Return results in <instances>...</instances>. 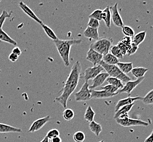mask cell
Returning a JSON list of instances; mask_svg holds the SVG:
<instances>
[{"label": "cell", "instance_id": "cell-12", "mask_svg": "<svg viewBox=\"0 0 153 142\" xmlns=\"http://www.w3.org/2000/svg\"><path fill=\"white\" fill-rule=\"evenodd\" d=\"M19 7H20V8L22 9V10H23L24 12L27 14V15H28L33 20L35 21L36 23L39 24L41 25L42 24H43L42 20H40V19L37 17L36 15L35 14L33 11L31 10L26 4L24 3L23 1H20V2L19 3Z\"/></svg>", "mask_w": 153, "mask_h": 142}, {"label": "cell", "instance_id": "cell-47", "mask_svg": "<svg viewBox=\"0 0 153 142\" xmlns=\"http://www.w3.org/2000/svg\"><path fill=\"white\" fill-rule=\"evenodd\" d=\"M104 142V141L103 140H102V141H100V142Z\"/></svg>", "mask_w": 153, "mask_h": 142}, {"label": "cell", "instance_id": "cell-18", "mask_svg": "<svg viewBox=\"0 0 153 142\" xmlns=\"http://www.w3.org/2000/svg\"><path fill=\"white\" fill-rule=\"evenodd\" d=\"M22 132V129L20 128H17L7 124L0 123V133H19Z\"/></svg>", "mask_w": 153, "mask_h": 142}, {"label": "cell", "instance_id": "cell-14", "mask_svg": "<svg viewBox=\"0 0 153 142\" xmlns=\"http://www.w3.org/2000/svg\"><path fill=\"white\" fill-rule=\"evenodd\" d=\"M109 77V76L107 72H102L100 73V74H98L93 79L92 84L89 86L90 89L93 90L101 86Z\"/></svg>", "mask_w": 153, "mask_h": 142}, {"label": "cell", "instance_id": "cell-22", "mask_svg": "<svg viewBox=\"0 0 153 142\" xmlns=\"http://www.w3.org/2000/svg\"><path fill=\"white\" fill-rule=\"evenodd\" d=\"M118 68L123 73L127 74L130 72H131L133 69V63H121L119 62L117 65Z\"/></svg>", "mask_w": 153, "mask_h": 142}, {"label": "cell", "instance_id": "cell-39", "mask_svg": "<svg viewBox=\"0 0 153 142\" xmlns=\"http://www.w3.org/2000/svg\"><path fill=\"white\" fill-rule=\"evenodd\" d=\"M120 42H121L125 46H126V48H127V51L131 48V45H132V38L131 37L126 36L123 37V40H121Z\"/></svg>", "mask_w": 153, "mask_h": 142}, {"label": "cell", "instance_id": "cell-8", "mask_svg": "<svg viewBox=\"0 0 153 142\" xmlns=\"http://www.w3.org/2000/svg\"><path fill=\"white\" fill-rule=\"evenodd\" d=\"M117 7H118V3L117 2L113 6L110 7L111 20L116 26L123 27V20L122 19L121 17L120 16Z\"/></svg>", "mask_w": 153, "mask_h": 142}, {"label": "cell", "instance_id": "cell-3", "mask_svg": "<svg viewBox=\"0 0 153 142\" xmlns=\"http://www.w3.org/2000/svg\"><path fill=\"white\" fill-rule=\"evenodd\" d=\"M100 65L102 66L104 69L106 71L109 76L113 78H115L120 80L122 82L126 83L131 80L130 77L127 74L123 73L117 65H110L104 63L103 61L100 63Z\"/></svg>", "mask_w": 153, "mask_h": 142}, {"label": "cell", "instance_id": "cell-23", "mask_svg": "<svg viewBox=\"0 0 153 142\" xmlns=\"http://www.w3.org/2000/svg\"><path fill=\"white\" fill-rule=\"evenodd\" d=\"M134 104V103H133L130 104V105L123 106V107H121V108H120L117 112H115V114L114 116V118L115 119H117L121 115L128 114V112H130Z\"/></svg>", "mask_w": 153, "mask_h": 142}, {"label": "cell", "instance_id": "cell-34", "mask_svg": "<svg viewBox=\"0 0 153 142\" xmlns=\"http://www.w3.org/2000/svg\"><path fill=\"white\" fill-rule=\"evenodd\" d=\"M100 90L106 91L111 93H117L119 94V93H118L119 89L115 86H113L112 85H110V84H108V85H106L105 86L100 87Z\"/></svg>", "mask_w": 153, "mask_h": 142}, {"label": "cell", "instance_id": "cell-43", "mask_svg": "<svg viewBox=\"0 0 153 142\" xmlns=\"http://www.w3.org/2000/svg\"><path fill=\"white\" fill-rule=\"evenodd\" d=\"M12 53L17 55V56H20V55L22 54V50L19 47L16 46L13 48V49L12 50Z\"/></svg>", "mask_w": 153, "mask_h": 142}, {"label": "cell", "instance_id": "cell-48", "mask_svg": "<svg viewBox=\"0 0 153 142\" xmlns=\"http://www.w3.org/2000/svg\"><path fill=\"white\" fill-rule=\"evenodd\" d=\"M0 72H1V69H0Z\"/></svg>", "mask_w": 153, "mask_h": 142}, {"label": "cell", "instance_id": "cell-19", "mask_svg": "<svg viewBox=\"0 0 153 142\" xmlns=\"http://www.w3.org/2000/svg\"><path fill=\"white\" fill-rule=\"evenodd\" d=\"M102 61L104 63L110 65H117L120 62L119 60L110 53L103 55Z\"/></svg>", "mask_w": 153, "mask_h": 142}, {"label": "cell", "instance_id": "cell-11", "mask_svg": "<svg viewBox=\"0 0 153 142\" xmlns=\"http://www.w3.org/2000/svg\"><path fill=\"white\" fill-rule=\"evenodd\" d=\"M51 119V116H48L35 120L33 122L32 125L30 126V129L28 130V132L33 133L38 131L40 129H42L47 122H49Z\"/></svg>", "mask_w": 153, "mask_h": 142}, {"label": "cell", "instance_id": "cell-24", "mask_svg": "<svg viewBox=\"0 0 153 142\" xmlns=\"http://www.w3.org/2000/svg\"><path fill=\"white\" fill-rule=\"evenodd\" d=\"M0 40L10 43L12 45L16 46L17 42L12 39L7 33H6L2 29H0Z\"/></svg>", "mask_w": 153, "mask_h": 142}, {"label": "cell", "instance_id": "cell-13", "mask_svg": "<svg viewBox=\"0 0 153 142\" xmlns=\"http://www.w3.org/2000/svg\"><path fill=\"white\" fill-rule=\"evenodd\" d=\"M91 99H107L112 97L118 93H111L104 90H91Z\"/></svg>", "mask_w": 153, "mask_h": 142}, {"label": "cell", "instance_id": "cell-29", "mask_svg": "<svg viewBox=\"0 0 153 142\" xmlns=\"http://www.w3.org/2000/svg\"><path fill=\"white\" fill-rule=\"evenodd\" d=\"M142 101L144 104L146 105L153 104V89L147 93L146 95L142 98Z\"/></svg>", "mask_w": 153, "mask_h": 142}, {"label": "cell", "instance_id": "cell-33", "mask_svg": "<svg viewBox=\"0 0 153 142\" xmlns=\"http://www.w3.org/2000/svg\"><path fill=\"white\" fill-rule=\"evenodd\" d=\"M122 30L125 36L132 38L134 36V31L132 28L129 26H124L122 27Z\"/></svg>", "mask_w": 153, "mask_h": 142}, {"label": "cell", "instance_id": "cell-31", "mask_svg": "<svg viewBox=\"0 0 153 142\" xmlns=\"http://www.w3.org/2000/svg\"><path fill=\"white\" fill-rule=\"evenodd\" d=\"M75 116L74 112L70 108H65L63 113L64 119L67 121H70L73 119Z\"/></svg>", "mask_w": 153, "mask_h": 142}, {"label": "cell", "instance_id": "cell-2", "mask_svg": "<svg viewBox=\"0 0 153 142\" xmlns=\"http://www.w3.org/2000/svg\"><path fill=\"white\" fill-rule=\"evenodd\" d=\"M82 42L81 40H62L58 39L53 40V43L57 47V50L60 57L63 61L64 65L68 67L70 65V52L71 46L75 44H79Z\"/></svg>", "mask_w": 153, "mask_h": 142}, {"label": "cell", "instance_id": "cell-42", "mask_svg": "<svg viewBox=\"0 0 153 142\" xmlns=\"http://www.w3.org/2000/svg\"><path fill=\"white\" fill-rule=\"evenodd\" d=\"M18 57H19V56H17V55L14 54L13 53H11L10 55H9L8 59L10 60V61L14 63V62L17 61L18 59Z\"/></svg>", "mask_w": 153, "mask_h": 142}, {"label": "cell", "instance_id": "cell-40", "mask_svg": "<svg viewBox=\"0 0 153 142\" xmlns=\"http://www.w3.org/2000/svg\"><path fill=\"white\" fill-rule=\"evenodd\" d=\"M138 49V46L135 45L133 43H132L131 46V48L129 49V50L127 51V54L128 55V56L133 55L134 53H136Z\"/></svg>", "mask_w": 153, "mask_h": 142}, {"label": "cell", "instance_id": "cell-27", "mask_svg": "<svg viewBox=\"0 0 153 142\" xmlns=\"http://www.w3.org/2000/svg\"><path fill=\"white\" fill-rule=\"evenodd\" d=\"M95 115L96 113L94 112L92 107L91 106H88L84 115V118L85 120L90 123L94 121Z\"/></svg>", "mask_w": 153, "mask_h": 142}, {"label": "cell", "instance_id": "cell-44", "mask_svg": "<svg viewBox=\"0 0 153 142\" xmlns=\"http://www.w3.org/2000/svg\"><path fill=\"white\" fill-rule=\"evenodd\" d=\"M144 142H153V130L149 136L145 139Z\"/></svg>", "mask_w": 153, "mask_h": 142}, {"label": "cell", "instance_id": "cell-35", "mask_svg": "<svg viewBox=\"0 0 153 142\" xmlns=\"http://www.w3.org/2000/svg\"><path fill=\"white\" fill-rule=\"evenodd\" d=\"M11 14H12V12H10V13L7 10H3L1 15H0V29H2V27L3 26V25L6 19L10 17Z\"/></svg>", "mask_w": 153, "mask_h": 142}, {"label": "cell", "instance_id": "cell-45", "mask_svg": "<svg viewBox=\"0 0 153 142\" xmlns=\"http://www.w3.org/2000/svg\"><path fill=\"white\" fill-rule=\"evenodd\" d=\"M50 142H62V140L60 137L59 136V137H57L54 138L50 139Z\"/></svg>", "mask_w": 153, "mask_h": 142}, {"label": "cell", "instance_id": "cell-20", "mask_svg": "<svg viewBox=\"0 0 153 142\" xmlns=\"http://www.w3.org/2000/svg\"><path fill=\"white\" fill-rule=\"evenodd\" d=\"M149 70L148 68H145V67H137L135 68H133V69L131 71V73L132 74L133 76L135 77L136 78H140L144 77L146 72Z\"/></svg>", "mask_w": 153, "mask_h": 142}, {"label": "cell", "instance_id": "cell-9", "mask_svg": "<svg viewBox=\"0 0 153 142\" xmlns=\"http://www.w3.org/2000/svg\"><path fill=\"white\" fill-rule=\"evenodd\" d=\"M103 57V55L90 48V49L87 53L86 60L92 63L93 66H96L99 65L101 63Z\"/></svg>", "mask_w": 153, "mask_h": 142}, {"label": "cell", "instance_id": "cell-1", "mask_svg": "<svg viewBox=\"0 0 153 142\" xmlns=\"http://www.w3.org/2000/svg\"><path fill=\"white\" fill-rule=\"evenodd\" d=\"M81 63L79 61H76L74 64L67 80L64 83L62 93L56 98V101L59 103L64 108H67L68 99L76 88L81 77Z\"/></svg>", "mask_w": 153, "mask_h": 142}, {"label": "cell", "instance_id": "cell-32", "mask_svg": "<svg viewBox=\"0 0 153 142\" xmlns=\"http://www.w3.org/2000/svg\"><path fill=\"white\" fill-rule=\"evenodd\" d=\"M85 139V134L82 131H77L73 135L74 141L75 142H83Z\"/></svg>", "mask_w": 153, "mask_h": 142}, {"label": "cell", "instance_id": "cell-28", "mask_svg": "<svg viewBox=\"0 0 153 142\" xmlns=\"http://www.w3.org/2000/svg\"><path fill=\"white\" fill-rule=\"evenodd\" d=\"M41 26L43 28V30L47 35V36L50 38L51 40H56L58 39L56 33L54 32L52 30L50 27L48 26L47 25L44 24L41 25Z\"/></svg>", "mask_w": 153, "mask_h": 142}, {"label": "cell", "instance_id": "cell-30", "mask_svg": "<svg viewBox=\"0 0 153 142\" xmlns=\"http://www.w3.org/2000/svg\"><path fill=\"white\" fill-rule=\"evenodd\" d=\"M110 52H111V54L113 55L114 56H115L118 59H123V55L122 54L119 48L117 45L111 46L110 48Z\"/></svg>", "mask_w": 153, "mask_h": 142}, {"label": "cell", "instance_id": "cell-38", "mask_svg": "<svg viewBox=\"0 0 153 142\" xmlns=\"http://www.w3.org/2000/svg\"><path fill=\"white\" fill-rule=\"evenodd\" d=\"M88 26L92 27L93 29H98L100 26V21L93 18H90L88 23L87 24Z\"/></svg>", "mask_w": 153, "mask_h": 142}, {"label": "cell", "instance_id": "cell-10", "mask_svg": "<svg viewBox=\"0 0 153 142\" xmlns=\"http://www.w3.org/2000/svg\"><path fill=\"white\" fill-rule=\"evenodd\" d=\"M144 79H145V77H144L142 78H138L136 80H133V81L130 80L129 82H128L126 83V84L123 86V89L119 90L118 91V93H126L130 95L132 93V91H133V89H134L137 86H138Z\"/></svg>", "mask_w": 153, "mask_h": 142}, {"label": "cell", "instance_id": "cell-36", "mask_svg": "<svg viewBox=\"0 0 153 142\" xmlns=\"http://www.w3.org/2000/svg\"><path fill=\"white\" fill-rule=\"evenodd\" d=\"M60 135V132L57 129H50V131L47 133V137L50 139L54 138L55 137H59Z\"/></svg>", "mask_w": 153, "mask_h": 142}, {"label": "cell", "instance_id": "cell-16", "mask_svg": "<svg viewBox=\"0 0 153 142\" xmlns=\"http://www.w3.org/2000/svg\"><path fill=\"white\" fill-rule=\"evenodd\" d=\"M83 35L86 38L93 39L95 40H97L100 39L98 29H93L88 26L87 27L86 29L83 32Z\"/></svg>", "mask_w": 153, "mask_h": 142}, {"label": "cell", "instance_id": "cell-41", "mask_svg": "<svg viewBox=\"0 0 153 142\" xmlns=\"http://www.w3.org/2000/svg\"><path fill=\"white\" fill-rule=\"evenodd\" d=\"M117 46L119 48V49L121 50L122 54H123V56L126 55L127 53V48L126 46L123 44V43H122L121 42H119V43H117Z\"/></svg>", "mask_w": 153, "mask_h": 142}, {"label": "cell", "instance_id": "cell-4", "mask_svg": "<svg viewBox=\"0 0 153 142\" xmlns=\"http://www.w3.org/2000/svg\"><path fill=\"white\" fill-rule=\"evenodd\" d=\"M112 44V39L102 38L92 43L90 46V48L102 55H105L109 52Z\"/></svg>", "mask_w": 153, "mask_h": 142}, {"label": "cell", "instance_id": "cell-26", "mask_svg": "<svg viewBox=\"0 0 153 142\" xmlns=\"http://www.w3.org/2000/svg\"><path fill=\"white\" fill-rule=\"evenodd\" d=\"M107 83H108V84L112 85L113 86H115L119 90L123 88V82L120 80L115 78H113V77H109L107 80H106Z\"/></svg>", "mask_w": 153, "mask_h": 142}, {"label": "cell", "instance_id": "cell-17", "mask_svg": "<svg viewBox=\"0 0 153 142\" xmlns=\"http://www.w3.org/2000/svg\"><path fill=\"white\" fill-rule=\"evenodd\" d=\"M102 19L104 21L106 26L108 28H110L111 22V15L109 6H107L104 10H102Z\"/></svg>", "mask_w": 153, "mask_h": 142}, {"label": "cell", "instance_id": "cell-6", "mask_svg": "<svg viewBox=\"0 0 153 142\" xmlns=\"http://www.w3.org/2000/svg\"><path fill=\"white\" fill-rule=\"evenodd\" d=\"M117 122L120 125L123 127H130V126H145L146 127L149 125L147 122L142 121L140 119H130L127 118L125 119H116Z\"/></svg>", "mask_w": 153, "mask_h": 142}, {"label": "cell", "instance_id": "cell-21", "mask_svg": "<svg viewBox=\"0 0 153 142\" xmlns=\"http://www.w3.org/2000/svg\"><path fill=\"white\" fill-rule=\"evenodd\" d=\"M146 32L145 31H141L139 33H137L132 37V42L135 45L138 46L141 43L143 42L146 37Z\"/></svg>", "mask_w": 153, "mask_h": 142}, {"label": "cell", "instance_id": "cell-7", "mask_svg": "<svg viewBox=\"0 0 153 142\" xmlns=\"http://www.w3.org/2000/svg\"><path fill=\"white\" fill-rule=\"evenodd\" d=\"M103 70V68L100 65L93 66L92 67H89L85 69L82 78L85 80V82H88L89 80L93 79L100 73H102Z\"/></svg>", "mask_w": 153, "mask_h": 142}, {"label": "cell", "instance_id": "cell-46", "mask_svg": "<svg viewBox=\"0 0 153 142\" xmlns=\"http://www.w3.org/2000/svg\"><path fill=\"white\" fill-rule=\"evenodd\" d=\"M40 142H50V140L47 137V136H46Z\"/></svg>", "mask_w": 153, "mask_h": 142}, {"label": "cell", "instance_id": "cell-15", "mask_svg": "<svg viewBox=\"0 0 153 142\" xmlns=\"http://www.w3.org/2000/svg\"><path fill=\"white\" fill-rule=\"evenodd\" d=\"M142 98L143 97H141V96H136V97H127L126 99H123L119 100L118 102L117 103V104L115 106V112L123 106L131 104L136 101H139V100L142 101Z\"/></svg>", "mask_w": 153, "mask_h": 142}, {"label": "cell", "instance_id": "cell-5", "mask_svg": "<svg viewBox=\"0 0 153 142\" xmlns=\"http://www.w3.org/2000/svg\"><path fill=\"white\" fill-rule=\"evenodd\" d=\"M88 82H85L80 90L74 94L75 99L77 102H86L91 99V93L89 88Z\"/></svg>", "mask_w": 153, "mask_h": 142}, {"label": "cell", "instance_id": "cell-37", "mask_svg": "<svg viewBox=\"0 0 153 142\" xmlns=\"http://www.w3.org/2000/svg\"><path fill=\"white\" fill-rule=\"evenodd\" d=\"M102 10H94L92 13L89 15L90 18H93L95 19L98 21H100L102 20Z\"/></svg>", "mask_w": 153, "mask_h": 142}, {"label": "cell", "instance_id": "cell-25", "mask_svg": "<svg viewBox=\"0 0 153 142\" xmlns=\"http://www.w3.org/2000/svg\"><path fill=\"white\" fill-rule=\"evenodd\" d=\"M89 129L91 131L93 132L97 136L100 135V133L102 131V127L101 125L100 124H98L94 121L90 122L89 124Z\"/></svg>", "mask_w": 153, "mask_h": 142}]
</instances>
